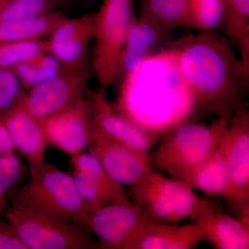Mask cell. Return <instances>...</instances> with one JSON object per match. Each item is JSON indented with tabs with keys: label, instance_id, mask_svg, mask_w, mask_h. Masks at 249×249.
<instances>
[{
	"label": "cell",
	"instance_id": "12",
	"mask_svg": "<svg viewBox=\"0 0 249 249\" xmlns=\"http://www.w3.org/2000/svg\"><path fill=\"white\" fill-rule=\"evenodd\" d=\"M93 25V14L64 16L45 39L46 51L65 68L88 70Z\"/></svg>",
	"mask_w": 249,
	"mask_h": 249
},
{
	"label": "cell",
	"instance_id": "3",
	"mask_svg": "<svg viewBox=\"0 0 249 249\" xmlns=\"http://www.w3.org/2000/svg\"><path fill=\"white\" fill-rule=\"evenodd\" d=\"M15 207L85 226L88 214L71 175L45 162L30 179L8 192Z\"/></svg>",
	"mask_w": 249,
	"mask_h": 249
},
{
	"label": "cell",
	"instance_id": "9",
	"mask_svg": "<svg viewBox=\"0 0 249 249\" xmlns=\"http://www.w3.org/2000/svg\"><path fill=\"white\" fill-rule=\"evenodd\" d=\"M89 78L88 70L65 67L57 76L30 88L23 106L36 118L45 120L84 98Z\"/></svg>",
	"mask_w": 249,
	"mask_h": 249
},
{
	"label": "cell",
	"instance_id": "30",
	"mask_svg": "<svg viewBox=\"0 0 249 249\" xmlns=\"http://www.w3.org/2000/svg\"><path fill=\"white\" fill-rule=\"evenodd\" d=\"M16 148L5 125L2 119H0V155L15 152Z\"/></svg>",
	"mask_w": 249,
	"mask_h": 249
},
{
	"label": "cell",
	"instance_id": "19",
	"mask_svg": "<svg viewBox=\"0 0 249 249\" xmlns=\"http://www.w3.org/2000/svg\"><path fill=\"white\" fill-rule=\"evenodd\" d=\"M224 17L222 29L228 40L240 52V59L249 72V0H224Z\"/></svg>",
	"mask_w": 249,
	"mask_h": 249
},
{
	"label": "cell",
	"instance_id": "28",
	"mask_svg": "<svg viewBox=\"0 0 249 249\" xmlns=\"http://www.w3.org/2000/svg\"><path fill=\"white\" fill-rule=\"evenodd\" d=\"M23 175L22 160L15 152L0 155V197L19 185Z\"/></svg>",
	"mask_w": 249,
	"mask_h": 249
},
{
	"label": "cell",
	"instance_id": "1",
	"mask_svg": "<svg viewBox=\"0 0 249 249\" xmlns=\"http://www.w3.org/2000/svg\"><path fill=\"white\" fill-rule=\"evenodd\" d=\"M167 52L196 110L219 117L243 107L249 72L226 36L199 31L172 42Z\"/></svg>",
	"mask_w": 249,
	"mask_h": 249
},
{
	"label": "cell",
	"instance_id": "7",
	"mask_svg": "<svg viewBox=\"0 0 249 249\" xmlns=\"http://www.w3.org/2000/svg\"><path fill=\"white\" fill-rule=\"evenodd\" d=\"M228 176V201L240 212L241 220L249 222V113L241 108L232 114L217 146Z\"/></svg>",
	"mask_w": 249,
	"mask_h": 249
},
{
	"label": "cell",
	"instance_id": "5",
	"mask_svg": "<svg viewBox=\"0 0 249 249\" xmlns=\"http://www.w3.org/2000/svg\"><path fill=\"white\" fill-rule=\"evenodd\" d=\"M132 201L157 222L194 221L212 203L196 196L194 190L178 178H169L152 170L130 186Z\"/></svg>",
	"mask_w": 249,
	"mask_h": 249
},
{
	"label": "cell",
	"instance_id": "31",
	"mask_svg": "<svg viewBox=\"0 0 249 249\" xmlns=\"http://www.w3.org/2000/svg\"><path fill=\"white\" fill-rule=\"evenodd\" d=\"M60 5L62 4H67L73 2V1H76V0H58Z\"/></svg>",
	"mask_w": 249,
	"mask_h": 249
},
{
	"label": "cell",
	"instance_id": "15",
	"mask_svg": "<svg viewBox=\"0 0 249 249\" xmlns=\"http://www.w3.org/2000/svg\"><path fill=\"white\" fill-rule=\"evenodd\" d=\"M168 34L169 31L163 30L147 19L136 17L121 53L118 80L128 76L155 55Z\"/></svg>",
	"mask_w": 249,
	"mask_h": 249
},
{
	"label": "cell",
	"instance_id": "2",
	"mask_svg": "<svg viewBox=\"0 0 249 249\" xmlns=\"http://www.w3.org/2000/svg\"><path fill=\"white\" fill-rule=\"evenodd\" d=\"M231 116H219L210 124L190 121L178 124L162 137L151 157L152 164L182 180L217 150Z\"/></svg>",
	"mask_w": 249,
	"mask_h": 249
},
{
	"label": "cell",
	"instance_id": "14",
	"mask_svg": "<svg viewBox=\"0 0 249 249\" xmlns=\"http://www.w3.org/2000/svg\"><path fill=\"white\" fill-rule=\"evenodd\" d=\"M16 150L20 152L29 165V174L35 175L45 163L48 141L42 121L33 115L23 104L2 119Z\"/></svg>",
	"mask_w": 249,
	"mask_h": 249
},
{
	"label": "cell",
	"instance_id": "33",
	"mask_svg": "<svg viewBox=\"0 0 249 249\" xmlns=\"http://www.w3.org/2000/svg\"><path fill=\"white\" fill-rule=\"evenodd\" d=\"M1 199H2V197H0V209H1Z\"/></svg>",
	"mask_w": 249,
	"mask_h": 249
},
{
	"label": "cell",
	"instance_id": "8",
	"mask_svg": "<svg viewBox=\"0 0 249 249\" xmlns=\"http://www.w3.org/2000/svg\"><path fill=\"white\" fill-rule=\"evenodd\" d=\"M152 219L133 201L113 203L88 214L85 226L104 249H132Z\"/></svg>",
	"mask_w": 249,
	"mask_h": 249
},
{
	"label": "cell",
	"instance_id": "29",
	"mask_svg": "<svg viewBox=\"0 0 249 249\" xmlns=\"http://www.w3.org/2000/svg\"><path fill=\"white\" fill-rule=\"evenodd\" d=\"M0 249H27L13 227L0 221Z\"/></svg>",
	"mask_w": 249,
	"mask_h": 249
},
{
	"label": "cell",
	"instance_id": "16",
	"mask_svg": "<svg viewBox=\"0 0 249 249\" xmlns=\"http://www.w3.org/2000/svg\"><path fill=\"white\" fill-rule=\"evenodd\" d=\"M204 240L217 249H249V224L218 211L211 205L194 220Z\"/></svg>",
	"mask_w": 249,
	"mask_h": 249
},
{
	"label": "cell",
	"instance_id": "22",
	"mask_svg": "<svg viewBox=\"0 0 249 249\" xmlns=\"http://www.w3.org/2000/svg\"><path fill=\"white\" fill-rule=\"evenodd\" d=\"M65 68L52 54L42 52L13 68L19 83L28 89L44 83Z\"/></svg>",
	"mask_w": 249,
	"mask_h": 249
},
{
	"label": "cell",
	"instance_id": "20",
	"mask_svg": "<svg viewBox=\"0 0 249 249\" xmlns=\"http://www.w3.org/2000/svg\"><path fill=\"white\" fill-rule=\"evenodd\" d=\"M63 16L53 11L30 19L0 21V43L44 40Z\"/></svg>",
	"mask_w": 249,
	"mask_h": 249
},
{
	"label": "cell",
	"instance_id": "26",
	"mask_svg": "<svg viewBox=\"0 0 249 249\" xmlns=\"http://www.w3.org/2000/svg\"><path fill=\"white\" fill-rule=\"evenodd\" d=\"M58 0H12L0 7V21L30 19L53 11Z\"/></svg>",
	"mask_w": 249,
	"mask_h": 249
},
{
	"label": "cell",
	"instance_id": "6",
	"mask_svg": "<svg viewBox=\"0 0 249 249\" xmlns=\"http://www.w3.org/2000/svg\"><path fill=\"white\" fill-rule=\"evenodd\" d=\"M27 249H91L101 247L88 228L67 219L11 206L4 214Z\"/></svg>",
	"mask_w": 249,
	"mask_h": 249
},
{
	"label": "cell",
	"instance_id": "32",
	"mask_svg": "<svg viewBox=\"0 0 249 249\" xmlns=\"http://www.w3.org/2000/svg\"><path fill=\"white\" fill-rule=\"evenodd\" d=\"M12 1V0H0V7L4 6V5L7 4L9 1Z\"/></svg>",
	"mask_w": 249,
	"mask_h": 249
},
{
	"label": "cell",
	"instance_id": "25",
	"mask_svg": "<svg viewBox=\"0 0 249 249\" xmlns=\"http://www.w3.org/2000/svg\"><path fill=\"white\" fill-rule=\"evenodd\" d=\"M72 178L80 200L88 214L106 205L125 202L83 174L73 171Z\"/></svg>",
	"mask_w": 249,
	"mask_h": 249
},
{
	"label": "cell",
	"instance_id": "34",
	"mask_svg": "<svg viewBox=\"0 0 249 249\" xmlns=\"http://www.w3.org/2000/svg\"><path fill=\"white\" fill-rule=\"evenodd\" d=\"M133 1H134V0H133Z\"/></svg>",
	"mask_w": 249,
	"mask_h": 249
},
{
	"label": "cell",
	"instance_id": "4",
	"mask_svg": "<svg viewBox=\"0 0 249 249\" xmlns=\"http://www.w3.org/2000/svg\"><path fill=\"white\" fill-rule=\"evenodd\" d=\"M133 0H103L93 13L91 70L99 88L106 89L118 80L121 53L137 16Z\"/></svg>",
	"mask_w": 249,
	"mask_h": 249
},
{
	"label": "cell",
	"instance_id": "24",
	"mask_svg": "<svg viewBox=\"0 0 249 249\" xmlns=\"http://www.w3.org/2000/svg\"><path fill=\"white\" fill-rule=\"evenodd\" d=\"M71 157L74 171L83 174L115 195L122 201L130 200L124 186L114 181L92 154L81 152Z\"/></svg>",
	"mask_w": 249,
	"mask_h": 249
},
{
	"label": "cell",
	"instance_id": "27",
	"mask_svg": "<svg viewBox=\"0 0 249 249\" xmlns=\"http://www.w3.org/2000/svg\"><path fill=\"white\" fill-rule=\"evenodd\" d=\"M45 51V39L0 43V70L13 69L18 64Z\"/></svg>",
	"mask_w": 249,
	"mask_h": 249
},
{
	"label": "cell",
	"instance_id": "18",
	"mask_svg": "<svg viewBox=\"0 0 249 249\" xmlns=\"http://www.w3.org/2000/svg\"><path fill=\"white\" fill-rule=\"evenodd\" d=\"M181 181L193 190L210 196H219L228 200L230 193L227 168L219 150L195 168Z\"/></svg>",
	"mask_w": 249,
	"mask_h": 249
},
{
	"label": "cell",
	"instance_id": "10",
	"mask_svg": "<svg viewBox=\"0 0 249 249\" xmlns=\"http://www.w3.org/2000/svg\"><path fill=\"white\" fill-rule=\"evenodd\" d=\"M42 122L48 143L71 157L84 152L92 141L94 124L89 98H83Z\"/></svg>",
	"mask_w": 249,
	"mask_h": 249
},
{
	"label": "cell",
	"instance_id": "13",
	"mask_svg": "<svg viewBox=\"0 0 249 249\" xmlns=\"http://www.w3.org/2000/svg\"><path fill=\"white\" fill-rule=\"evenodd\" d=\"M89 99L94 127L107 138L145 152L160 139L114 106L108 100L106 89L99 88Z\"/></svg>",
	"mask_w": 249,
	"mask_h": 249
},
{
	"label": "cell",
	"instance_id": "23",
	"mask_svg": "<svg viewBox=\"0 0 249 249\" xmlns=\"http://www.w3.org/2000/svg\"><path fill=\"white\" fill-rule=\"evenodd\" d=\"M189 28L204 32L222 29L224 0H188Z\"/></svg>",
	"mask_w": 249,
	"mask_h": 249
},
{
	"label": "cell",
	"instance_id": "17",
	"mask_svg": "<svg viewBox=\"0 0 249 249\" xmlns=\"http://www.w3.org/2000/svg\"><path fill=\"white\" fill-rule=\"evenodd\" d=\"M204 240L196 222L186 225L152 220L132 249H191Z\"/></svg>",
	"mask_w": 249,
	"mask_h": 249
},
{
	"label": "cell",
	"instance_id": "11",
	"mask_svg": "<svg viewBox=\"0 0 249 249\" xmlns=\"http://www.w3.org/2000/svg\"><path fill=\"white\" fill-rule=\"evenodd\" d=\"M89 147L108 175L122 186H134L153 170L148 152L108 139L95 127Z\"/></svg>",
	"mask_w": 249,
	"mask_h": 249
},
{
	"label": "cell",
	"instance_id": "21",
	"mask_svg": "<svg viewBox=\"0 0 249 249\" xmlns=\"http://www.w3.org/2000/svg\"><path fill=\"white\" fill-rule=\"evenodd\" d=\"M139 16L169 32L189 28L188 0H140Z\"/></svg>",
	"mask_w": 249,
	"mask_h": 249
}]
</instances>
